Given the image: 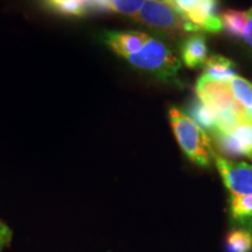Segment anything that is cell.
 I'll use <instances>...</instances> for the list:
<instances>
[{
	"label": "cell",
	"instance_id": "obj_19",
	"mask_svg": "<svg viewBox=\"0 0 252 252\" xmlns=\"http://www.w3.org/2000/svg\"><path fill=\"white\" fill-rule=\"evenodd\" d=\"M248 13V26L247 31H245V34L242 37L244 45L247 46V48L252 52V6L247 11Z\"/></svg>",
	"mask_w": 252,
	"mask_h": 252
},
{
	"label": "cell",
	"instance_id": "obj_8",
	"mask_svg": "<svg viewBox=\"0 0 252 252\" xmlns=\"http://www.w3.org/2000/svg\"><path fill=\"white\" fill-rule=\"evenodd\" d=\"M209 49L206 36L201 32L191 33L181 40V62L189 69L203 67L208 59Z\"/></svg>",
	"mask_w": 252,
	"mask_h": 252
},
{
	"label": "cell",
	"instance_id": "obj_3",
	"mask_svg": "<svg viewBox=\"0 0 252 252\" xmlns=\"http://www.w3.org/2000/svg\"><path fill=\"white\" fill-rule=\"evenodd\" d=\"M134 21L172 41L182 40L189 34L198 32L174 7L158 0H146Z\"/></svg>",
	"mask_w": 252,
	"mask_h": 252
},
{
	"label": "cell",
	"instance_id": "obj_1",
	"mask_svg": "<svg viewBox=\"0 0 252 252\" xmlns=\"http://www.w3.org/2000/svg\"><path fill=\"white\" fill-rule=\"evenodd\" d=\"M132 67L166 83L179 84V72L182 64L171 47L161 40L151 36L143 48L125 59Z\"/></svg>",
	"mask_w": 252,
	"mask_h": 252
},
{
	"label": "cell",
	"instance_id": "obj_18",
	"mask_svg": "<svg viewBox=\"0 0 252 252\" xmlns=\"http://www.w3.org/2000/svg\"><path fill=\"white\" fill-rule=\"evenodd\" d=\"M12 239V230L9 226L0 220V252L7 247Z\"/></svg>",
	"mask_w": 252,
	"mask_h": 252
},
{
	"label": "cell",
	"instance_id": "obj_13",
	"mask_svg": "<svg viewBox=\"0 0 252 252\" xmlns=\"http://www.w3.org/2000/svg\"><path fill=\"white\" fill-rule=\"evenodd\" d=\"M229 89L234 98L247 110L252 106V83L242 76H235L228 82Z\"/></svg>",
	"mask_w": 252,
	"mask_h": 252
},
{
	"label": "cell",
	"instance_id": "obj_2",
	"mask_svg": "<svg viewBox=\"0 0 252 252\" xmlns=\"http://www.w3.org/2000/svg\"><path fill=\"white\" fill-rule=\"evenodd\" d=\"M168 116L175 139L188 159L201 167H209L214 152L209 134L180 109L172 106Z\"/></svg>",
	"mask_w": 252,
	"mask_h": 252
},
{
	"label": "cell",
	"instance_id": "obj_14",
	"mask_svg": "<svg viewBox=\"0 0 252 252\" xmlns=\"http://www.w3.org/2000/svg\"><path fill=\"white\" fill-rule=\"evenodd\" d=\"M237 141L242 157L252 161V122L250 119L243 121L230 131Z\"/></svg>",
	"mask_w": 252,
	"mask_h": 252
},
{
	"label": "cell",
	"instance_id": "obj_21",
	"mask_svg": "<svg viewBox=\"0 0 252 252\" xmlns=\"http://www.w3.org/2000/svg\"><path fill=\"white\" fill-rule=\"evenodd\" d=\"M248 118L252 122V106H251V109L248 110Z\"/></svg>",
	"mask_w": 252,
	"mask_h": 252
},
{
	"label": "cell",
	"instance_id": "obj_20",
	"mask_svg": "<svg viewBox=\"0 0 252 252\" xmlns=\"http://www.w3.org/2000/svg\"><path fill=\"white\" fill-rule=\"evenodd\" d=\"M158 1L163 2V4H167V5L172 6V7H174V5H175V1H176V0H158Z\"/></svg>",
	"mask_w": 252,
	"mask_h": 252
},
{
	"label": "cell",
	"instance_id": "obj_9",
	"mask_svg": "<svg viewBox=\"0 0 252 252\" xmlns=\"http://www.w3.org/2000/svg\"><path fill=\"white\" fill-rule=\"evenodd\" d=\"M235 76H237L235 62L225 56L213 54L208 56L200 77L208 81L228 83Z\"/></svg>",
	"mask_w": 252,
	"mask_h": 252
},
{
	"label": "cell",
	"instance_id": "obj_17",
	"mask_svg": "<svg viewBox=\"0 0 252 252\" xmlns=\"http://www.w3.org/2000/svg\"><path fill=\"white\" fill-rule=\"evenodd\" d=\"M56 11L68 15H83L87 7L82 0H48Z\"/></svg>",
	"mask_w": 252,
	"mask_h": 252
},
{
	"label": "cell",
	"instance_id": "obj_11",
	"mask_svg": "<svg viewBox=\"0 0 252 252\" xmlns=\"http://www.w3.org/2000/svg\"><path fill=\"white\" fill-rule=\"evenodd\" d=\"M185 113L188 115L189 117L193 119V121L209 135L212 134L214 131L217 130L215 113H214L213 110L208 105H206L202 100L198 99L197 97L189 102Z\"/></svg>",
	"mask_w": 252,
	"mask_h": 252
},
{
	"label": "cell",
	"instance_id": "obj_6",
	"mask_svg": "<svg viewBox=\"0 0 252 252\" xmlns=\"http://www.w3.org/2000/svg\"><path fill=\"white\" fill-rule=\"evenodd\" d=\"M195 91H196L197 98L209 106L215 116L217 113L228 111V110H236V111L248 113L247 110L234 98L228 83L208 81L198 77Z\"/></svg>",
	"mask_w": 252,
	"mask_h": 252
},
{
	"label": "cell",
	"instance_id": "obj_7",
	"mask_svg": "<svg viewBox=\"0 0 252 252\" xmlns=\"http://www.w3.org/2000/svg\"><path fill=\"white\" fill-rule=\"evenodd\" d=\"M149 37V34L139 31H109L103 35L109 48L123 59L139 52Z\"/></svg>",
	"mask_w": 252,
	"mask_h": 252
},
{
	"label": "cell",
	"instance_id": "obj_4",
	"mask_svg": "<svg viewBox=\"0 0 252 252\" xmlns=\"http://www.w3.org/2000/svg\"><path fill=\"white\" fill-rule=\"evenodd\" d=\"M219 0H176L174 8L198 32L220 34L222 23L217 14Z\"/></svg>",
	"mask_w": 252,
	"mask_h": 252
},
{
	"label": "cell",
	"instance_id": "obj_5",
	"mask_svg": "<svg viewBox=\"0 0 252 252\" xmlns=\"http://www.w3.org/2000/svg\"><path fill=\"white\" fill-rule=\"evenodd\" d=\"M213 159L224 186L232 196L252 195V165L231 161L215 152H213Z\"/></svg>",
	"mask_w": 252,
	"mask_h": 252
},
{
	"label": "cell",
	"instance_id": "obj_15",
	"mask_svg": "<svg viewBox=\"0 0 252 252\" xmlns=\"http://www.w3.org/2000/svg\"><path fill=\"white\" fill-rule=\"evenodd\" d=\"M226 245L230 252H250L252 249V235L243 230H236L228 235Z\"/></svg>",
	"mask_w": 252,
	"mask_h": 252
},
{
	"label": "cell",
	"instance_id": "obj_12",
	"mask_svg": "<svg viewBox=\"0 0 252 252\" xmlns=\"http://www.w3.org/2000/svg\"><path fill=\"white\" fill-rule=\"evenodd\" d=\"M222 31H224L230 36L235 39L243 37L248 26V13L247 11L238 9H226L220 14Z\"/></svg>",
	"mask_w": 252,
	"mask_h": 252
},
{
	"label": "cell",
	"instance_id": "obj_16",
	"mask_svg": "<svg viewBox=\"0 0 252 252\" xmlns=\"http://www.w3.org/2000/svg\"><path fill=\"white\" fill-rule=\"evenodd\" d=\"M230 212L236 220H245L252 217V195L232 196L230 198Z\"/></svg>",
	"mask_w": 252,
	"mask_h": 252
},
{
	"label": "cell",
	"instance_id": "obj_10",
	"mask_svg": "<svg viewBox=\"0 0 252 252\" xmlns=\"http://www.w3.org/2000/svg\"><path fill=\"white\" fill-rule=\"evenodd\" d=\"M146 0H89L88 8L111 11L134 20Z\"/></svg>",
	"mask_w": 252,
	"mask_h": 252
}]
</instances>
